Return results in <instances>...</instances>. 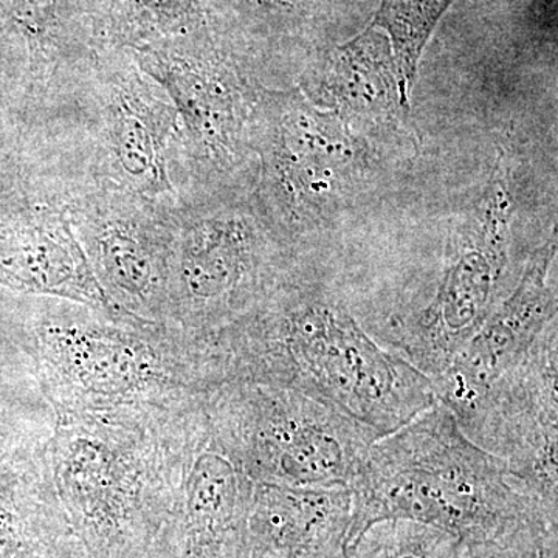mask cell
I'll list each match as a JSON object with an SVG mask.
<instances>
[{"mask_svg": "<svg viewBox=\"0 0 558 558\" xmlns=\"http://www.w3.org/2000/svg\"><path fill=\"white\" fill-rule=\"evenodd\" d=\"M208 348L220 387L296 389L379 438L439 402L433 380L381 348L303 259Z\"/></svg>", "mask_w": 558, "mask_h": 558, "instance_id": "6da1fadb", "label": "cell"}, {"mask_svg": "<svg viewBox=\"0 0 558 558\" xmlns=\"http://www.w3.org/2000/svg\"><path fill=\"white\" fill-rule=\"evenodd\" d=\"M349 490L348 548L388 520L427 524L464 545H557L558 508L469 439L440 402L377 439Z\"/></svg>", "mask_w": 558, "mask_h": 558, "instance_id": "7a4b0ae2", "label": "cell"}, {"mask_svg": "<svg viewBox=\"0 0 558 558\" xmlns=\"http://www.w3.org/2000/svg\"><path fill=\"white\" fill-rule=\"evenodd\" d=\"M35 354L54 417L168 432L218 388L205 344L70 301L36 322Z\"/></svg>", "mask_w": 558, "mask_h": 558, "instance_id": "3957f363", "label": "cell"}, {"mask_svg": "<svg viewBox=\"0 0 558 558\" xmlns=\"http://www.w3.org/2000/svg\"><path fill=\"white\" fill-rule=\"evenodd\" d=\"M174 105L130 51L100 50L21 167L57 190L97 186L175 205L185 190Z\"/></svg>", "mask_w": 558, "mask_h": 558, "instance_id": "277c9868", "label": "cell"}, {"mask_svg": "<svg viewBox=\"0 0 558 558\" xmlns=\"http://www.w3.org/2000/svg\"><path fill=\"white\" fill-rule=\"evenodd\" d=\"M174 428L54 417L47 462L86 558L165 557L174 510Z\"/></svg>", "mask_w": 558, "mask_h": 558, "instance_id": "5b68a950", "label": "cell"}, {"mask_svg": "<svg viewBox=\"0 0 558 558\" xmlns=\"http://www.w3.org/2000/svg\"><path fill=\"white\" fill-rule=\"evenodd\" d=\"M301 253L267 226L252 190L185 191L171 209L165 328L207 347Z\"/></svg>", "mask_w": 558, "mask_h": 558, "instance_id": "8992f818", "label": "cell"}, {"mask_svg": "<svg viewBox=\"0 0 558 558\" xmlns=\"http://www.w3.org/2000/svg\"><path fill=\"white\" fill-rule=\"evenodd\" d=\"M252 196L267 226L300 250L339 226L376 170L374 146L300 90L260 84L253 119Z\"/></svg>", "mask_w": 558, "mask_h": 558, "instance_id": "52a82bcc", "label": "cell"}, {"mask_svg": "<svg viewBox=\"0 0 558 558\" xmlns=\"http://www.w3.org/2000/svg\"><path fill=\"white\" fill-rule=\"evenodd\" d=\"M179 117L185 190H252L253 119L263 81L211 22L191 35L130 51Z\"/></svg>", "mask_w": 558, "mask_h": 558, "instance_id": "ba28073f", "label": "cell"}, {"mask_svg": "<svg viewBox=\"0 0 558 558\" xmlns=\"http://www.w3.org/2000/svg\"><path fill=\"white\" fill-rule=\"evenodd\" d=\"M513 215L512 178L499 157L486 190L451 231L428 299L371 337L429 379L438 377L512 292Z\"/></svg>", "mask_w": 558, "mask_h": 558, "instance_id": "9c48e42d", "label": "cell"}, {"mask_svg": "<svg viewBox=\"0 0 558 558\" xmlns=\"http://www.w3.org/2000/svg\"><path fill=\"white\" fill-rule=\"evenodd\" d=\"M208 409L253 483L349 487L379 439L296 389L234 381L209 392Z\"/></svg>", "mask_w": 558, "mask_h": 558, "instance_id": "30bf717a", "label": "cell"}, {"mask_svg": "<svg viewBox=\"0 0 558 558\" xmlns=\"http://www.w3.org/2000/svg\"><path fill=\"white\" fill-rule=\"evenodd\" d=\"M92 274L121 317L163 326L174 205L80 186L57 191Z\"/></svg>", "mask_w": 558, "mask_h": 558, "instance_id": "8fae6325", "label": "cell"}, {"mask_svg": "<svg viewBox=\"0 0 558 558\" xmlns=\"http://www.w3.org/2000/svg\"><path fill=\"white\" fill-rule=\"evenodd\" d=\"M171 446L174 510L163 558H250L255 483L216 424L208 398L174 428Z\"/></svg>", "mask_w": 558, "mask_h": 558, "instance_id": "7c38bea8", "label": "cell"}, {"mask_svg": "<svg viewBox=\"0 0 558 558\" xmlns=\"http://www.w3.org/2000/svg\"><path fill=\"white\" fill-rule=\"evenodd\" d=\"M557 322L526 357L490 388L475 413L459 425L481 449L509 468L543 501L558 508Z\"/></svg>", "mask_w": 558, "mask_h": 558, "instance_id": "4fadbf2b", "label": "cell"}, {"mask_svg": "<svg viewBox=\"0 0 558 558\" xmlns=\"http://www.w3.org/2000/svg\"><path fill=\"white\" fill-rule=\"evenodd\" d=\"M0 288L124 318L92 274L64 204L25 180L0 190Z\"/></svg>", "mask_w": 558, "mask_h": 558, "instance_id": "5bb4252c", "label": "cell"}, {"mask_svg": "<svg viewBox=\"0 0 558 558\" xmlns=\"http://www.w3.org/2000/svg\"><path fill=\"white\" fill-rule=\"evenodd\" d=\"M557 234L529 256L515 288L433 379L440 403L462 425L490 388L526 357L557 322Z\"/></svg>", "mask_w": 558, "mask_h": 558, "instance_id": "9a60e30c", "label": "cell"}, {"mask_svg": "<svg viewBox=\"0 0 558 558\" xmlns=\"http://www.w3.org/2000/svg\"><path fill=\"white\" fill-rule=\"evenodd\" d=\"M300 90L374 148L379 143H416L391 44L373 25L330 51Z\"/></svg>", "mask_w": 558, "mask_h": 558, "instance_id": "2e32d148", "label": "cell"}, {"mask_svg": "<svg viewBox=\"0 0 558 558\" xmlns=\"http://www.w3.org/2000/svg\"><path fill=\"white\" fill-rule=\"evenodd\" d=\"M10 17L27 57L22 146L69 105L100 47L87 0H13Z\"/></svg>", "mask_w": 558, "mask_h": 558, "instance_id": "e0dca14e", "label": "cell"}, {"mask_svg": "<svg viewBox=\"0 0 558 558\" xmlns=\"http://www.w3.org/2000/svg\"><path fill=\"white\" fill-rule=\"evenodd\" d=\"M351 490L255 483L250 558H347Z\"/></svg>", "mask_w": 558, "mask_h": 558, "instance_id": "ac0fdd59", "label": "cell"}, {"mask_svg": "<svg viewBox=\"0 0 558 558\" xmlns=\"http://www.w3.org/2000/svg\"><path fill=\"white\" fill-rule=\"evenodd\" d=\"M0 558H86L54 492L46 442L0 447Z\"/></svg>", "mask_w": 558, "mask_h": 558, "instance_id": "d6986e66", "label": "cell"}, {"mask_svg": "<svg viewBox=\"0 0 558 558\" xmlns=\"http://www.w3.org/2000/svg\"><path fill=\"white\" fill-rule=\"evenodd\" d=\"M100 50L134 51L207 27L199 0H87Z\"/></svg>", "mask_w": 558, "mask_h": 558, "instance_id": "ffe728a7", "label": "cell"}, {"mask_svg": "<svg viewBox=\"0 0 558 558\" xmlns=\"http://www.w3.org/2000/svg\"><path fill=\"white\" fill-rule=\"evenodd\" d=\"M454 0H380L373 27L387 35L403 97L410 100L418 62L440 17Z\"/></svg>", "mask_w": 558, "mask_h": 558, "instance_id": "44dd1931", "label": "cell"}, {"mask_svg": "<svg viewBox=\"0 0 558 558\" xmlns=\"http://www.w3.org/2000/svg\"><path fill=\"white\" fill-rule=\"evenodd\" d=\"M464 543L440 529L410 520L371 526L349 546L347 558H459Z\"/></svg>", "mask_w": 558, "mask_h": 558, "instance_id": "7402d4cb", "label": "cell"}, {"mask_svg": "<svg viewBox=\"0 0 558 558\" xmlns=\"http://www.w3.org/2000/svg\"><path fill=\"white\" fill-rule=\"evenodd\" d=\"M209 22L216 24L223 16H234L244 31L264 33L275 31L296 13L303 0H199Z\"/></svg>", "mask_w": 558, "mask_h": 558, "instance_id": "603a6c76", "label": "cell"}, {"mask_svg": "<svg viewBox=\"0 0 558 558\" xmlns=\"http://www.w3.org/2000/svg\"><path fill=\"white\" fill-rule=\"evenodd\" d=\"M557 546H513L499 543H470L459 558H557Z\"/></svg>", "mask_w": 558, "mask_h": 558, "instance_id": "cb8c5ba5", "label": "cell"}]
</instances>
